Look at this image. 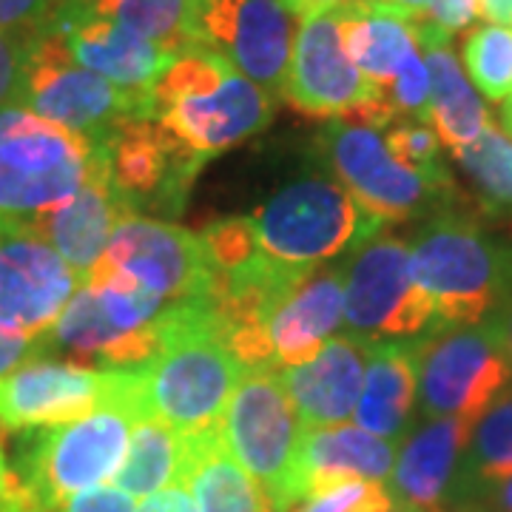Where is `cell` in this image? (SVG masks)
<instances>
[{
	"label": "cell",
	"instance_id": "6da1fadb",
	"mask_svg": "<svg viewBox=\"0 0 512 512\" xmlns=\"http://www.w3.org/2000/svg\"><path fill=\"white\" fill-rule=\"evenodd\" d=\"M160 350L143 367L151 419L194 436L220 430L222 413L245 373L217 336L211 302H174L160 319Z\"/></svg>",
	"mask_w": 512,
	"mask_h": 512
},
{
	"label": "cell",
	"instance_id": "7a4b0ae2",
	"mask_svg": "<svg viewBox=\"0 0 512 512\" xmlns=\"http://www.w3.org/2000/svg\"><path fill=\"white\" fill-rule=\"evenodd\" d=\"M151 100L154 120L205 160L245 143L274 117V97L211 49L177 57L151 86Z\"/></svg>",
	"mask_w": 512,
	"mask_h": 512
},
{
	"label": "cell",
	"instance_id": "3957f363",
	"mask_svg": "<svg viewBox=\"0 0 512 512\" xmlns=\"http://www.w3.org/2000/svg\"><path fill=\"white\" fill-rule=\"evenodd\" d=\"M410 262L419 288L433 302V330L481 322L512 282L510 251L456 208H444L421 228Z\"/></svg>",
	"mask_w": 512,
	"mask_h": 512
},
{
	"label": "cell",
	"instance_id": "277c9868",
	"mask_svg": "<svg viewBox=\"0 0 512 512\" xmlns=\"http://www.w3.org/2000/svg\"><path fill=\"white\" fill-rule=\"evenodd\" d=\"M137 416L106 404L83 419L29 430L15 458V476L32 510H55L72 495L100 487L120 473Z\"/></svg>",
	"mask_w": 512,
	"mask_h": 512
},
{
	"label": "cell",
	"instance_id": "5b68a950",
	"mask_svg": "<svg viewBox=\"0 0 512 512\" xmlns=\"http://www.w3.org/2000/svg\"><path fill=\"white\" fill-rule=\"evenodd\" d=\"M18 106L72 128L89 140H106L128 120H154L151 89H123L77 66L55 29L26 35Z\"/></svg>",
	"mask_w": 512,
	"mask_h": 512
},
{
	"label": "cell",
	"instance_id": "8992f818",
	"mask_svg": "<svg viewBox=\"0 0 512 512\" xmlns=\"http://www.w3.org/2000/svg\"><path fill=\"white\" fill-rule=\"evenodd\" d=\"M225 450L271 498L274 512H291L299 495V447L305 424L274 370H245L222 413Z\"/></svg>",
	"mask_w": 512,
	"mask_h": 512
},
{
	"label": "cell",
	"instance_id": "52a82bcc",
	"mask_svg": "<svg viewBox=\"0 0 512 512\" xmlns=\"http://www.w3.org/2000/svg\"><path fill=\"white\" fill-rule=\"evenodd\" d=\"M248 220L259 251L288 265H319L348 248H362L384 228L330 177H299Z\"/></svg>",
	"mask_w": 512,
	"mask_h": 512
},
{
	"label": "cell",
	"instance_id": "ba28073f",
	"mask_svg": "<svg viewBox=\"0 0 512 512\" xmlns=\"http://www.w3.org/2000/svg\"><path fill=\"white\" fill-rule=\"evenodd\" d=\"M106 404L131 410L137 421L151 419L143 367L94 370L72 362L37 359L0 379V430L29 433L83 419Z\"/></svg>",
	"mask_w": 512,
	"mask_h": 512
},
{
	"label": "cell",
	"instance_id": "9c48e42d",
	"mask_svg": "<svg viewBox=\"0 0 512 512\" xmlns=\"http://www.w3.org/2000/svg\"><path fill=\"white\" fill-rule=\"evenodd\" d=\"M421 407L430 419H464L476 424L510 387L512 356L504 325H467L433 330L413 342Z\"/></svg>",
	"mask_w": 512,
	"mask_h": 512
},
{
	"label": "cell",
	"instance_id": "30bf717a",
	"mask_svg": "<svg viewBox=\"0 0 512 512\" xmlns=\"http://www.w3.org/2000/svg\"><path fill=\"white\" fill-rule=\"evenodd\" d=\"M342 319L365 342H396L433 330V302L413 276L402 239L376 237L359 248L345 274Z\"/></svg>",
	"mask_w": 512,
	"mask_h": 512
},
{
	"label": "cell",
	"instance_id": "8fae6325",
	"mask_svg": "<svg viewBox=\"0 0 512 512\" xmlns=\"http://www.w3.org/2000/svg\"><path fill=\"white\" fill-rule=\"evenodd\" d=\"M89 279L26 217H0V328L43 336Z\"/></svg>",
	"mask_w": 512,
	"mask_h": 512
},
{
	"label": "cell",
	"instance_id": "7c38bea8",
	"mask_svg": "<svg viewBox=\"0 0 512 512\" xmlns=\"http://www.w3.org/2000/svg\"><path fill=\"white\" fill-rule=\"evenodd\" d=\"M100 262L134 276L168 302H211L217 268L205 242L180 225L131 217L111 234Z\"/></svg>",
	"mask_w": 512,
	"mask_h": 512
},
{
	"label": "cell",
	"instance_id": "4fadbf2b",
	"mask_svg": "<svg viewBox=\"0 0 512 512\" xmlns=\"http://www.w3.org/2000/svg\"><path fill=\"white\" fill-rule=\"evenodd\" d=\"M293 15L282 0H205L200 43L271 97H285L293 57Z\"/></svg>",
	"mask_w": 512,
	"mask_h": 512
},
{
	"label": "cell",
	"instance_id": "5bb4252c",
	"mask_svg": "<svg viewBox=\"0 0 512 512\" xmlns=\"http://www.w3.org/2000/svg\"><path fill=\"white\" fill-rule=\"evenodd\" d=\"M319 146L333 174L342 180V188L384 225L410 220L430 200H441L416 171L387 151L376 128L330 120L319 134Z\"/></svg>",
	"mask_w": 512,
	"mask_h": 512
},
{
	"label": "cell",
	"instance_id": "9a60e30c",
	"mask_svg": "<svg viewBox=\"0 0 512 512\" xmlns=\"http://www.w3.org/2000/svg\"><path fill=\"white\" fill-rule=\"evenodd\" d=\"M111 180L140 211L180 214L208 160L157 120H128L106 137Z\"/></svg>",
	"mask_w": 512,
	"mask_h": 512
},
{
	"label": "cell",
	"instance_id": "2e32d148",
	"mask_svg": "<svg viewBox=\"0 0 512 512\" xmlns=\"http://www.w3.org/2000/svg\"><path fill=\"white\" fill-rule=\"evenodd\" d=\"M384 94L353 66L339 35V9L299 18L285 97L319 120H345L356 106Z\"/></svg>",
	"mask_w": 512,
	"mask_h": 512
},
{
	"label": "cell",
	"instance_id": "e0dca14e",
	"mask_svg": "<svg viewBox=\"0 0 512 512\" xmlns=\"http://www.w3.org/2000/svg\"><path fill=\"white\" fill-rule=\"evenodd\" d=\"M131 217H137L131 202L111 180L106 140H94L92 171L83 188L66 202H60L57 208H49L29 220L77 274L89 279L103 251L109 248V239L117 231V225H123Z\"/></svg>",
	"mask_w": 512,
	"mask_h": 512
},
{
	"label": "cell",
	"instance_id": "ac0fdd59",
	"mask_svg": "<svg viewBox=\"0 0 512 512\" xmlns=\"http://www.w3.org/2000/svg\"><path fill=\"white\" fill-rule=\"evenodd\" d=\"M49 29L63 37L77 66L100 74L123 89L148 92L177 60V55L163 49L160 43L137 35L117 20L94 15L89 6L77 0H66L60 6Z\"/></svg>",
	"mask_w": 512,
	"mask_h": 512
},
{
	"label": "cell",
	"instance_id": "d6986e66",
	"mask_svg": "<svg viewBox=\"0 0 512 512\" xmlns=\"http://www.w3.org/2000/svg\"><path fill=\"white\" fill-rule=\"evenodd\" d=\"M473 421L433 419L404 441L387 493L399 512H450Z\"/></svg>",
	"mask_w": 512,
	"mask_h": 512
},
{
	"label": "cell",
	"instance_id": "ffe728a7",
	"mask_svg": "<svg viewBox=\"0 0 512 512\" xmlns=\"http://www.w3.org/2000/svg\"><path fill=\"white\" fill-rule=\"evenodd\" d=\"M370 342L359 336L328 339L311 362L279 370L293 407L305 427L345 424L356 410Z\"/></svg>",
	"mask_w": 512,
	"mask_h": 512
},
{
	"label": "cell",
	"instance_id": "44dd1931",
	"mask_svg": "<svg viewBox=\"0 0 512 512\" xmlns=\"http://www.w3.org/2000/svg\"><path fill=\"white\" fill-rule=\"evenodd\" d=\"M345 316V271L316 265L268 319L274 373L311 362Z\"/></svg>",
	"mask_w": 512,
	"mask_h": 512
},
{
	"label": "cell",
	"instance_id": "7402d4cb",
	"mask_svg": "<svg viewBox=\"0 0 512 512\" xmlns=\"http://www.w3.org/2000/svg\"><path fill=\"white\" fill-rule=\"evenodd\" d=\"M399 441L370 436L362 427H305L299 447V495L308 501L348 481L384 484L396 464Z\"/></svg>",
	"mask_w": 512,
	"mask_h": 512
},
{
	"label": "cell",
	"instance_id": "603a6c76",
	"mask_svg": "<svg viewBox=\"0 0 512 512\" xmlns=\"http://www.w3.org/2000/svg\"><path fill=\"white\" fill-rule=\"evenodd\" d=\"M413 20L419 49L424 52V66L430 74V126L439 134V143L458 151L478 140V134L490 123V114L473 86L464 80V72L450 49L453 35L419 15H413Z\"/></svg>",
	"mask_w": 512,
	"mask_h": 512
},
{
	"label": "cell",
	"instance_id": "cb8c5ba5",
	"mask_svg": "<svg viewBox=\"0 0 512 512\" xmlns=\"http://www.w3.org/2000/svg\"><path fill=\"white\" fill-rule=\"evenodd\" d=\"M339 35L353 66L382 92L390 89L404 60L419 49L413 12L379 0H353L342 6Z\"/></svg>",
	"mask_w": 512,
	"mask_h": 512
},
{
	"label": "cell",
	"instance_id": "d4e9b609",
	"mask_svg": "<svg viewBox=\"0 0 512 512\" xmlns=\"http://www.w3.org/2000/svg\"><path fill=\"white\" fill-rule=\"evenodd\" d=\"M419 390L413 342H370L356 424L370 436L399 441Z\"/></svg>",
	"mask_w": 512,
	"mask_h": 512
},
{
	"label": "cell",
	"instance_id": "484cf974",
	"mask_svg": "<svg viewBox=\"0 0 512 512\" xmlns=\"http://www.w3.org/2000/svg\"><path fill=\"white\" fill-rule=\"evenodd\" d=\"M185 439L188 467L183 484L191 490L197 512H274L265 490L225 450L220 430Z\"/></svg>",
	"mask_w": 512,
	"mask_h": 512
},
{
	"label": "cell",
	"instance_id": "4316f807",
	"mask_svg": "<svg viewBox=\"0 0 512 512\" xmlns=\"http://www.w3.org/2000/svg\"><path fill=\"white\" fill-rule=\"evenodd\" d=\"M512 478V390H504L476 421L461 456L450 512H473L484 495Z\"/></svg>",
	"mask_w": 512,
	"mask_h": 512
},
{
	"label": "cell",
	"instance_id": "83f0119b",
	"mask_svg": "<svg viewBox=\"0 0 512 512\" xmlns=\"http://www.w3.org/2000/svg\"><path fill=\"white\" fill-rule=\"evenodd\" d=\"M185 467H188V439L163 421L146 419L134 424L126 461L114 481L128 495L146 498L171 484H183Z\"/></svg>",
	"mask_w": 512,
	"mask_h": 512
},
{
	"label": "cell",
	"instance_id": "f1b7e54d",
	"mask_svg": "<svg viewBox=\"0 0 512 512\" xmlns=\"http://www.w3.org/2000/svg\"><path fill=\"white\" fill-rule=\"evenodd\" d=\"M83 6L160 43L177 57L202 49L200 15L205 0H83Z\"/></svg>",
	"mask_w": 512,
	"mask_h": 512
},
{
	"label": "cell",
	"instance_id": "f546056e",
	"mask_svg": "<svg viewBox=\"0 0 512 512\" xmlns=\"http://www.w3.org/2000/svg\"><path fill=\"white\" fill-rule=\"evenodd\" d=\"M470 177L478 211L490 220H512V140L493 123L470 146L453 151Z\"/></svg>",
	"mask_w": 512,
	"mask_h": 512
},
{
	"label": "cell",
	"instance_id": "4dcf8cb0",
	"mask_svg": "<svg viewBox=\"0 0 512 512\" xmlns=\"http://www.w3.org/2000/svg\"><path fill=\"white\" fill-rule=\"evenodd\" d=\"M464 66L487 100H507L512 94V29L481 26L464 37Z\"/></svg>",
	"mask_w": 512,
	"mask_h": 512
},
{
	"label": "cell",
	"instance_id": "1f68e13d",
	"mask_svg": "<svg viewBox=\"0 0 512 512\" xmlns=\"http://www.w3.org/2000/svg\"><path fill=\"white\" fill-rule=\"evenodd\" d=\"M384 146L399 163L407 165L410 171H416L421 180L430 185V191L439 194L441 200H444V194H453L450 171L441 163L439 134L427 123H402V126H396L387 134Z\"/></svg>",
	"mask_w": 512,
	"mask_h": 512
},
{
	"label": "cell",
	"instance_id": "d6a6232c",
	"mask_svg": "<svg viewBox=\"0 0 512 512\" xmlns=\"http://www.w3.org/2000/svg\"><path fill=\"white\" fill-rule=\"evenodd\" d=\"M296 512H399L379 481H348L302 501Z\"/></svg>",
	"mask_w": 512,
	"mask_h": 512
},
{
	"label": "cell",
	"instance_id": "836d02e7",
	"mask_svg": "<svg viewBox=\"0 0 512 512\" xmlns=\"http://www.w3.org/2000/svg\"><path fill=\"white\" fill-rule=\"evenodd\" d=\"M387 97L399 117H410L413 123H430V74L419 49L404 60L396 80L387 89Z\"/></svg>",
	"mask_w": 512,
	"mask_h": 512
},
{
	"label": "cell",
	"instance_id": "e575fe53",
	"mask_svg": "<svg viewBox=\"0 0 512 512\" xmlns=\"http://www.w3.org/2000/svg\"><path fill=\"white\" fill-rule=\"evenodd\" d=\"M66 0H0V32L32 35L46 29Z\"/></svg>",
	"mask_w": 512,
	"mask_h": 512
},
{
	"label": "cell",
	"instance_id": "d590c367",
	"mask_svg": "<svg viewBox=\"0 0 512 512\" xmlns=\"http://www.w3.org/2000/svg\"><path fill=\"white\" fill-rule=\"evenodd\" d=\"M26 60V35L0 32V106H18L20 80Z\"/></svg>",
	"mask_w": 512,
	"mask_h": 512
},
{
	"label": "cell",
	"instance_id": "8d00e7d4",
	"mask_svg": "<svg viewBox=\"0 0 512 512\" xmlns=\"http://www.w3.org/2000/svg\"><path fill=\"white\" fill-rule=\"evenodd\" d=\"M134 495H128L126 490H120L117 484H100L92 490H83V493L72 495L69 501L57 504L55 510L46 512H134Z\"/></svg>",
	"mask_w": 512,
	"mask_h": 512
},
{
	"label": "cell",
	"instance_id": "74e56055",
	"mask_svg": "<svg viewBox=\"0 0 512 512\" xmlns=\"http://www.w3.org/2000/svg\"><path fill=\"white\" fill-rule=\"evenodd\" d=\"M43 353H49L46 333L43 336H23V333L0 328V379L15 373L18 367L43 359Z\"/></svg>",
	"mask_w": 512,
	"mask_h": 512
},
{
	"label": "cell",
	"instance_id": "f35d334b",
	"mask_svg": "<svg viewBox=\"0 0 512 512\" xmlns=\"http://www.w3.org/2000/svg\"><path fill=\"white\" fill-rule=\"evenodd\" d=\"M419 18L430 20L433 26L453 35L481 18V12H478V0H433L424 12H419Z\"/></svg>",
	"mask_w": 512,
	"mask_h": 512
},
{
	"label": "cell",
	"instance_id": "ab89813d",
	"mask_svg": "<svg viewBox=\"0 0 512 512\" xmlns=\"http://www.w3.org/2000/svg\"><path fill=\"white\" fill-rule=\"evenodd\" d=\"M134 512H197V504L185 484H171L165 490L146 495V501Z\"/></svg>",
	"mask_w": 512,
	"mask_h": 512
},
{
	"label": "cell",
	"instance_id": "60d3db41",
	"mask_svg": "<svg viewBox=\"0 0 512 512\" xmlns=\"http://www.w3.org/2000/svg\"><path fill=\"white\" fill-rule=\"evenodd\" d=\"M9 504H26V507H32V504H29V498H26V493H23V487H20L15 470H12V464L6 461V450H3V430H0V507H9Z\"/></svg>",
	"mask_w": 512,
	"mask_h": 512
},
{
	"label": "cell",
	"instance_id": "b9f144b4",
	"mask_svg": "<svg viewBox=\"0 0 512 512\" xmlns=\"http://www.w3.org/2000/svg\"><path fill=\"white\" fill-rule=\"evenodd\" d=\"M473 512H512V478L484 495L473 507Z\"/></svg>",
	"mask_w": 512,
	"mask_h": 512
},
{
	"label": "cell",
	"instance_id": "7bdbcfd3",
	"mask_svg": "<svg viewBox=\"0 0 512 512\" xmlns=\"http://www.w3.org/2000/svg\"><path fill=\"white\" fill-rule=\"evenodd\" d=\"M288 9H291L296 20L305 18V15H316V12H330V9H342L353 0H282Z\"/></svg>",
	"mask_w": 512,
	"mask_h": 512
},
{
	"label": "cell",
	"instance_id": "ee69618b",
	"mask_svg": "<svg viewBox=\"0 0 512 512\" xmlns=\"http://www.w3.org/2000/svg\"><path fill=\"white\" fill-rule=\"evenodd\" d=\"M481 18L493 20L495 26H510L512 23V0H478Z\"/></svg>",
	"mask_w": 512,
	"mask_h": 512
},
{
	"label": "cell",
	"instance_id": "f6af8a7d",
	"mask_svg": "<svg viewBox=\"0 0 512 512\" xmlns=\"http://www.w3.org/2000/svg\"><path fill=\"white\" fill-rule=\"evenodd\" d=\"M379 3H390V6H399V9H407V12L419 15V12H424L433 0H379Z\"/></svg>",
	"mask_w": 512,
	"mask_h": 512
},
{
	"label": "cell",
	"instance_id": "bcb514c9",
	"mask_svg": "<svg viewBox=\"0 0 512 512\" xmlns=\"http://www.w3.org/2000/svg\"><path fill=\"white\" fill-rule=\"evenodd\" d=\"M501 325H504V336H507V348H510V356H512V305H510V311H507V316L501 319Z\"/></svg>",
	"mask_w": 512,
	"mask_h": 512
},
{
	"label": "cell",
	"instance_id": "7dc6e473",
	"mask_svg": "<svg viewBox=\"0 0 512 512\" xmlns=\"http://www.w3.org/2000/svg\"><path fill=\"white\" fill-rule=\"evenodd\" d=\"M504 126H507V131L512 134V94L507 97V106H504Z\"/></svg>",
	"mask_w": 512,
	"mask_h": 512
},
{
	"label": "cell",
	"instance_id": "c3c4849f",
	"mask_svg": "<svg viewBox=\"0 0 512 512\" xmlns=\"http://www.w3.org/2000/svg\"><path fill=\"white\" fill-rule=\"evenodd\" d=\"M0 512H32V507H26V504H9V507H0Z\"/></svg>",
	"mask_w": 512,
	"mask_h": 512
},
{
	"label": "cell",
	"instance_id": "681fc988",
	"mask_svg": "<svg viewBox=\"0 0 512 512\" xmlns=\"http://www.w3.org/2000/svg\"><path fill=\"white\" fill-rule=\"evenodd\" d=\"M77 3H83V0H77Z\"/></svg>",
	"mask_w": 512,
	"mask_h": 512
}]
</instances>
